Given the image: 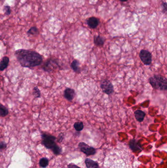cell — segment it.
<instances>
[{"label": "cell", "instance_id": "cell-20", "mask_svg": "<svg viewBox=\"0 0 167 168\" xmlns=\"http://www.w3.org/2000/svg\"><path fill=\"white\" fill-rule=\"evenodd\" d=\"M38 33V29H37L35 27L31 28L30 29V30L28 31H27V34H32V35H36V34H37Z\"/></svg>", "mask_w": 167, "mask_h": 168}, {"label": "cell", "instance_id": "cell-4", "mask_svg": "<svg viewBox=\"0 0 167 168\" xmlns=\"http://www.w3.org/2000/svg\"><path fill=\"white\" fill-rule=\"evenodd\" d=\"M140 59L145 66H149L152 62L151 54L146 50H142L139 53Z\"/></svg>", "mask_w": 167, "mask_h": 168}, {"label": "cell", "instance_id": "cell-25", "mask_svg": "<svg viewBox=\"0 0 167 168\" xmlns=\"http://www.w3.org/2000/svg\"><path fill=\"white\" fill-rule=\"evenodd\" d=\"M63 138V134H60L59 136V142H61Z\"/></svg>", "mask_w": 167, "mask_h": 168}, {"label": "cell", "instance_id": "cell-11", "mask_svg": "<svg viewBox=\"0 0 167 168\" xmlns=\"http://www.w3.org/2000/svg\"><path fill=\"white\" fill-rule=\"evenodd\" d=\"M135 118L139 122H142L145 117V113L141 110H137L134 112Z\"/></svg>", "mask_w": 167, "mask_h": 168}, {"label": "cell", "instance_id": "cell-2", "mask_svg": "<svg viewBox=\"0 0 167 168\" xmlns=\"http://www.w3.org/2000/svg\"><path fill=\"white\" fill-rule=\"evenodd\" d=\"M41 137L42 143L47 149H52L54 155H59L61 154L62 149L56 143V137L45 133H43Z\"/></svg>", "mask_w": 167, "mask_h": 168}, {"label": "cell", "instance_id": "cell-6", "mask_svg": "<svg viewBox=\"0 0 167 168\" xmlns=\"http://www.w3.org/2000/svg\"><path fill=\"white\" fill-rule=\"evenodd\" d=\"M79 147L80 151L87 156L93 155L96 153V150L95 148L89 146L85 143H79Z\"/></svg>", "mask_w": 167, "mask_h": 168}, {"label": "cell", "instance_id": "cell-3", "mask_svg": "<svg viewBox=\"0 0 167 168\" xmlns=\"http://www.w3.org/2000/svg\"><path fill=\"white\" fill-rule=\"evenodd\" d=\"M149 82L154 89L161 90H167V79L162 75H154L149 78Z\"/></svg>", "mask_w": 167, "mask_h": 168}, {"label": "cell", "instance_id": "cell-26", "mask_svg": "<svg viewBox=\"0 0 167 168\" xmlns=\"http://www.w3.org/2000/svg\"><path fill=\"white\" fill-rule=\"evenodd\" d=\"M120 1H128V0H120Z\"/></svg>", "mask_w": 167, "mask_h": 168}, {"label": "cell", "instance_id": "cell-5", "mask_svg": "<svg viewBox=\"0 0 167 168\" xmlns=\"http://www.w3.org/2000/svg\"><path fill=\"white\" fill-rule=\"evenodd\" d=\"M101 88L105 94L110 95L114 92V87L111 82L107 79L103 80L101 82Z\"/></svg>", "mask_w": 167, "mask_h": 168}, {"label": "cell", "instance_id": "cell-1", "mask_svg": "<svg viewBox=\"0 0 167 168\" xmlns=\"http://www.w3.org/2000/svg\"><path fill=\"white\" fill-rule=\"evenodd\" d=\"M15 56L22 67L33 68L42 64L43 57L35 51L19 49L15 51Z\"/></svg>", "mask_w": 167, "mask_h": 168}, {"label": "cell", "instance_id": "cell-18", "mask_svg": "<svg viewBox=\"0 0 167 168\" xmlns=\"http://www.w3.org/2000/svg\"><path fill=\"white\" fill-rule=\"evenodd\" d=\"M39 165L42 168H46L49 165V160L46 158H42L39 160Z\"/></svg>", "mask_w": 167, "mask_h": 168}, {"label": "cell", "instance_id": "cell-23", "mask_svg": "<svg viewBox=\"0 0 167 168\" xmlns=\"http://www.w3.org/2000/svg\"><path fill=\"white\" fill-rule=\"evenodd\" d=\"M68 168H80V167H78V166L75 165L73 163H71L68 165Z\"/></svg>", "mask_w": 167, "mask_h": 168}, {"label": "cell", "instance_id": "cell-9", "mask_svg": "<svg viewBox=\"0 0 167 168\" xmlns=\"http://www.w3.org/2000/svg\"><path fill=\"white\" fill-rule=\"evenodd\" d=\"M129 146L131 149L134 152H139L142 149L140 143L135 139L131 140L129 143Z\"/></svg>", "mask_w": 167, "mask_h": 168}, {"label": "cell", "instance_id": "cell-12", "mask_svg": "<svg viewBox=\"0 0 167 168\" xmlns=\"http://www.w3.org/2000/svg\"><path fill=\"white\" fill-rule=\"evenodd\" d=\"M85 163L87 168H99L98 163L91 159H86Z\"/></svg>", "mask_w": 167, "mask_h": 168}, {"label": "cell", "instance_id": "cell-14", "mask_svg": "<svg viewBox=\"0 0 167 168\" xmlns=\"http://www.w3.org/2000/svg\"><path fill=\"white\" fill-rule=\"evenodd\" d=\"M79 63L78 60H75L71 63V67L75 72L79 73L80 71Z\"/></svg>", "mask_w": 167, "mask_h": 168}, {"label": "cell", "instance_id": "cell-16", "mask_svg": "<svg viewBox=\"0 0 167 168\" xmlns=\"http://www.w3.org/2000/svg\"><path fill=\"white\" fill-rule=\"evenodd\" d=\"M104 43H105L104 39L99 36L96 37L94 38V43L97 46H102Z\"/></svg>", "mask_w": 167, "mask_h": 168}, {"label": "cell", "instance_id": "cell-17", "mask_svg": "<svg viewBox=\"0 0 167 168\" xmlns=\"http://www.w3.org/2000/svg\"><path fill=\"white\" fill-rule=\"evenodd\" d=\"M73 127H74L76 131L79 132V131L83 130V128H84V125H83L82 122H76L73 125Z\"/></svg>", "mask_w": 167, "mask_h": 168}, {"label": "cell", "instance_id": "cell-13", "mask_svg": "<svg viewBox=\"0 0 167 168\" xmlns=\"http://www.w3.org/2000/svg\"><path fill=\"white\" fill-rule=\"evenodd\" d=\"M99 23V21L95 17H91L89 18L87 20V24L92 29H95L98 26Z\"/></svg>", "mask_w": 167, "mask_h": 168}, {"label": "cell", "instance_id": "cell-10", "mask_svg": "<svg viewBox=\"0 0 167 168\" xmlns=\"http://www.w3.org/2000/svg\"><path fill=\"white\" fill-rule=\"evenodd\" d=\"M9 63L10 58L7 56L4 57L0 62V71H3L6 69L8 67Z\"/></svg>", "mask_w": 167, "mask_h": 168}, {"label": "cell", "instance_id": "cell-8", "mask_svg": "<svg viewBox=\"0 0 167 168\" xmlns=\"http://www.w3.org/2000/svg\"><path fill=\"white\" fill-rule=\"evenodd\" d=\"M76 96L75 90L73 89L68 87L65 90L64 92V96L67 100L71 101L75 98Z\"/></svg>", "mask_w": 167, "mask_h": 168}, {"label": "cell", "instance_id": "cell-24", "mask_svg": "<svg viewBox=\"0 0 167 168\" xmlns=\"http://www.w3.org/2000/svg\"><path fill=\"white\" fill-rule=\"evenodd\" d=\"M162 7H163V11H164V12H166V10H167V4H166V3H163Z\"/></svg>", "mask_w": 167, "mask_h": 168}, {"label": "cell", "instance_id": "cell-15", "mask_svg": "<svg viewBox=\"0 0 167 168\" xmlns=\"http://www.w3.org/2000/svg\"><path fill=\"white\" fill-rule=\"evenodd\" d=\"M8 113H9V111L7 108L2 104H0V116L4 117L7 116Z\"/></svg>", "mask_w": 167, "mask_h": 168}, {"label": "cell", "instance_id": "cell-22", "mask_svg": "<svg viewBox=\"0 0 167 168\" xmlns=\"http://www.w3.org/2000/svg\"><path fill=\"white\" fill-rule=\"evenodd\" d=\"M4 10L6 11V13L7 15H9L10 13V7H8V6H7V7H4Z\"/></svg>", "mask_w": 167, "mask_h": 168}, {"label": "cell", "instance_id": "cell-21", "mask_svg": "<svg viewBox=\"0 0 167 168\" xmlns=\"http://www.w3.org/2000/svg\"><path fill=\"white\" fill-rule=\"evenodd\" d=\"M7 147V143L4 142H0V150H2V149H6Z\"/></svg>", "mask_w": 167, "mask_h": 168}, {"label": "cell", "instance_id": "cell-7", "mask_svg": "<svg viewBox=\"0 0 167 168\" xmlns=\"http://www.w3.org/2000/svg\"><path fill=\"white\" fill-rule=\"evenodd\" d=\"M59 66V63L57 60L51 59L47 60V62L44 65L43 69L45 71L51 72Z\"/></svg>", "mask_w": 167, "mask_h": 168}, {"label": "cell", "instance_id": "cell-19", "mask_svg": "<svg viewBox=\"0 0 167 168\" xmlns=\"http://www.w3.org/2000/svg\"><path fill=\"white\" fill-rule=\"evenodd\" d=\"M33 94L36 99L41 97V92L37 87H35L33 89Z\"/></svg>", "mask_w": 167, "mask_h": 168}]
</instances>
